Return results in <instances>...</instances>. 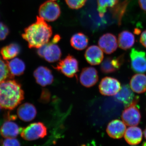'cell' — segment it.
I'll list each match as a JSON object with an SVG mask.
<instances>
[{"instance_id": "1", "label": "cell", "mask_w": 146, "mask_h": 146, "mask_svg": "<svg viewBox=\"0 0 146 146\" xmlns=\"http://www.w3.org/2000/svg\"><path fill=\"white\" fill-rule=\"evenodd\" d=\"M52 34L51 27L39 16L36 17V22L27 27L22 36L30 48H39L47 44Z\"/></svg>"}, {"instance_id": "2", "label": "cell", "mask_w": 146, "mask_h": 146, "mask_svg": "<svg viewBox=\"0 0 146 146\" xmlns=\"http://www.w3.org/2000/svg\"><path fill=\"white\" fill-rule=\"evenodd\" d=\"M25 98V93L21 84L12 79L0 83V106L12 110L21 104Z\"/></svg>"}, {"instance_id": "3", "label": "cell", "mask_w": 146, "mask_h": 146, "mask_svg": "<svg viewBox=\"0 0 146 146\" xmlns=\"http://www.w3.org/2000/svg\"><path fill=\"white\" fill-rule=\"evenodd\" d=\"M21 136L24 140L33 141L44 138L47 134L46 127L42 122H35L22 129Z\"/></svg>"}, {"instance_id": "4", "label": "cell", "mask_w": 146, "mask_h": 146, "mask_svg": "<svg viewBox=\"0 0 146 146\" xmlns=\"http://www.w3.org/2000/svg\"><path fill=\"white\" fill-rule=\"evenodd\" d=\"M53 68L68 77L73 78L79 71L78 62L73 56L68 55Z\"/></svg>"}, {"instance_id": "5", "label": "cell", "mask_w": 146, "mask_h": 146, "mask_svg": "<svg viewBox=\"0 0 146 146\" xmlns=\"http://www.w3.org/2000/svg\"><path fill=\"white\" fill-rule=\"evenodd\" d=\"M37 53L39 57L44 58L49 63L58 61L62 55L60 48L52 40L39 48Z\"/></svg>"}, {"instance_id": "6", "label": "cell", "mask_w": 146, "mask_h": 146, "mask_svg": "<svg viewBox=\"0 0 146 146\" xmlns=\"http://www.w3.org/2000/svg\"><path fill=\"white\" fill-rule=\"evenodd\" d=\"M138 101L139 98L136 97L134 101L126 107L122 113V119L126 125L134 126L138 125L140 123L141 118V112L136 106Z\"/></svg>"}, {"instance_id": "7", "label": "cell", "mask_w": 146, "mask_h": 146, "mask_svg": "<svg viewBox=\"0 0 146 146\" xmlns=\"http://www.w3.org/2000/svg\"><path fill=\"white\" fill-rule=\"evenodd\" d=\"M61 13L59 6L52 1H47L39 7V17L48 22H53L59 18Z\"/></svg>"}, {"instance_id": "8", "label": "cell", "mask_w": 146, "mask_h": 146, "mask_svg": "<svg viewBox=\"0 0 146 146\" xmlns=\"http://www.w3.org/2000/svg\"><path fill=\"white\" fill-rule=\"evenodd\" d=\"M131 66L136 73L146 72V54L143 51L133 48L130 53Z\"/></svg>"}, {"instance_id": "9", "label": "cell", "mask_w": 146, "mask_h": 146, "mask_svg": "<svg viewBox=\"0 0 146 146\" xmlns=\"http://www.w3.org/2000/svg\"><path fill=\"white\" fill-rule=\"evenodd\" d=\"M121 84L117 79L106 77L100 82L99 89L100 93L105 96H115L121 89Z\"/></svg>"}, {"instance_id": "10", "label": "cell", "mask_w": 146, "mask_h": 146, "mask_svg": "<svg viewBox=\"0 0 146 146\" xmlns=\"http://www.w3.org/2000/svg\"><path fill=\"white\" fill-rule=\"evenodd\" d=\"M79 80L80 83L83 86L87 88L92 87L98 81V71L93 67L84 68L80 73Z\"/></svg>"}, {"instance_id": "11", "label": "cell", "mask_w": 146, "mask_h": 146, "mask_svg": "<svg viewBox=\"0 0 146 146\" xmlns=\"http://www.w3.org/2000/svg\"><path fill=\"white\" fill-rule=\"evenodd\" d=\"M36 83L42 86L50 85L54 81V76L52 71L44 66H39L33 73Z\"/></svg>"}, {"instance_id": "12", "label": "cell", "mask_w": 146, "mask_h": 146, "mask_svg": "<svg viewBox=\"0 0 146 146\" xmlns=\"http://www.w3.org/2000/svg\"><path fill=\"white\" fill-rule=\"evenodd\" d=\"M98 45L100 48L106 54H111L115 52L118 46L116 36L112 33H106L100 37Z\"/></svg>"}, {"instance_id": "13", "label": "cell", "mask_w": 146, "mask_h": 146, "mask_svg": "<svg viewBox=\"0 0 146 146\" xmlns=\"http://www.w3.org/2000/svg\"><path fill=\"white\" fill-rule=\"evenodd\" d=\"M124 60V58L123 55L118 57L106 58L101 65V70L105 74L115 72L122 65Z\"/></svg>"}, {"instance_id": "14", "label": "cell", "mask_w": 146, "mask_h": 146, "mask_svg": "<svg viewBox=\"0 0 146 146\" xmlns=\"http://www.w3.org/2000/svg\"><path fill=\"white\" fill-rule=\"evenodd\" d=\"M126 130V127L125 123L123 121L119 119L111 121L106 128V132L108 136L116 139L122 138Z\"/></svg>"}, {"instance_id": "15", "label": "cell", "mask_w": 146, "mask_h": 146, "mask_svg": "<svg viewBox=\"0 0 146 146\" xmlns=\"http://www.w3.org/2000/svg\"><path fill=\"white\" fill-rule=\"evenodd\" d=\"M84 56L87 62L93 65H99L104 59L102 50L96 45L89 47L85 51Z\"/></svg>"}, {"instance_id": "16", "label": "cell", "mask_w": 146, "mask_h": 146, "mask_svg": "<svg viewBox=\"0 0 146 146\" xmlns=\"http://www.w3.org/2000/svg\"><path fill=\"white\" fill-rule=\"evenodd\" d=\"M37 111L36 108L29 103L21 105L17 110V115L20 119L25 122H29L36 117Z\"/></svg>"}, {"instance_id": "17", "label": "cell", "mask_w": 146, "mask_h": 146, "mask_svg": "<svg viewBox=\"0 0 146 146\" xmlns=\"http://www.w3.org/2000/svg\"><path fill=\"white\" fill-rule=\"evenodd\" d=\"M22 128L19 127L16 123L7 120L3 124L0 128V133L3 138H16L21 133Z\"/></svg>"}, {"instance_id": "18", "label": "cell", "mask_w": 146, "mask_h": 146, "mask_svg": "<svg viewBox=\"0 0 146 146\" xmlns=\"http://www.w3.org/2000/svg\"><path fill=\"white\" fill-rule=\"evenodd\" d=\"M115 98L127 107L134 101L136 97H135L130 86L128 84H125L122 86L119 91L115 95Z\"/></svg>"}, {"instance_id": "19", "label": "cell", "mask_w": 146, "mask_h": 146, "mask_svg": "<svg viewBox=\"0 0 146 146\" xmlns=\"http://www.w3.org/2000/svg\"><path fill=\"white\" fill-rule=\"evenodd\" d=\"M124 136L128 144L131 145H136L142 141L143 133L140 128L134 126L127 129Z\"/></svg>"}, {"instance_id": "20", "label": "cell", "mask_w": 146, "mask_h": 146, "mask_svg": "<svg viewBox=\"0 0 146 146\" xmlns=\"http://www.w3.org/2000/svg\"><path fill=\"white\" fill-rule=\"evenodd\" d=\"M130 86L133 92L138 94L146 91V76L142 74L134 75L131 79Z\"/></svg>"}, {"instance_id": "21", "label": "cell", "mask_w": 146, "mask_h": 146, "mask_svg": "<svg viewBox=\"0 0 146 146\" xmlns=\"http://www.w3.org/2000/svg\"><path fill=\"white\" fill-rule=\"evenodd\" d=\"M135 36L133 33L128 31H123L118 36V45L123 50H127L131 48L135 43Z\"/></svg>"}, {"instance_id": "22", "label": "cell", "mask_w": 146, "mask_h": 146, "mask_svg": "<svg viewBox=\"0 0 146 146\" xmlns=\"http://www.w3.org/2000/svg\"><path fill=\"white\" fill-rule=\"evenodd\" d=\"M89 38L82 33H78L71 37L70 44L74 48L82 50L86 48L89 44Z\"/></svg>"}, {"instance_id": "23", "label": "cell", "mask_w": 146, "mask_h": 146, "mask_svg": "<svg viewBox=\"0 0 146 146\" xmlns=\"http://www.w3.org/2000/svg\"><path fill=\"white\" fill-rule=\"evenodd\" d=\"M21 47L16 43H11L3 47L1 50V54L3 59L8 60L16 57L21 52Z\"/></svg>"}, {"instance_id": "24", "label": "cell", "mask_w": 146, "mask_h": 146, "mask_svg": "<svg viewBox=\"0 0 146 146\" xmlns=\"http://www.w3.org/2000/svg\"><path fill=\"white\" fill-rule=\"evenodd\" d=\"M11 74L13 76H20L24 74L26 69L25 64L23 60L16 58L10 61H7Z\"/></svg>"}, {"instance_id": "25", "label": "cell", "mask_w": 146, "mask_h": 146, "mask_svg": "<svg viewBox=\"0 0 146 146\" xmlns=\"http://www.w3.org/2000/svg\"><path fill=\"white\" fill-rule=\"evenodd\" d=\"M119 0H98V10L100 17H103L108 8L117 5Z\"/></svg>"}, {"instance_id": "26", "label": "cell", "mask_w": 146, "mask_h": 146, "mask_svg": "<svg viewBox=\"0 0 146 146\" xmlns=\"http://www.w3.org/2000/svg\"><path fill=\"white\" fill-rule=\"evenodd\" d=\"M13 78L14 77L11 74L9 69L7 61H4L0 57V83Z\"/></svg>"}, {"instance_id": "27", "label": "cell", "mask_w": 146, "mask_h": 146, "mask_svg": "<svg viewBox=\"0 0 146 146\" xmlns=\"http://www.w3.org/2000/svg\"><path fill=\"white\" fill-rule=\"evenodd\" d=\"M86 0H65L67 5L74 9L81 8L85 5Z\"/></svg>"}, {"instance_id": "28", "label": "cell", "mask_w": 146, "mask_h": 146, "mask_svg": "<svg viewBox=\"0 0 146 146\" xmlns=\"http://www.w3.org/2000/svg\"><path fill=\"white\" fill-rule=\"evenodd\" d=\"M9 33V29L7 26L2 23H0V41L5 39Z\"/></svg>"}, {"instance_id": "29", "label": "cell", "mask_w": 146, "mask_h": 146, "mask_svg": "<svg viewBox=\"0 0 146 146\" xmlns=\"http://www.w3.org/2000/svg\"><path fill=\"white\" fill-rule=\"evenodd\" d=\"M0 146H21V144L16 138H5L1 143Z\"/></svg>"}, {"instance_id": "30", "label": "cell", "mask_w": 146, "mask_h": 146, "mask_svg": "<svg viewBox=\"0 0 146 146\" xmlns=\"http://www.w3.org/2000/svg\"><path fill=\"white\" fill-rule=\"evenodd\" d=\"M50 96V94L49 91L47 89H43L40 97V101L43 103H46L49 100Z\"/></svg>"}, {"instance_id": "31", "label": "cell", "mask_w": 146, "mask_h": 146, "mask_svg": "<svg viewBox=\"0 0 146 146\" xmlns=\"http://www.w3.org/2000/svg\"><path fill=\"white\" fill-rule=\"evenodd\" d=\"M140 41L142 45L146 48V30L141 34Z\"/></svg>"}, {"instance_id": "32", "label": "cell", "mask_w": 146, "mask_h": 146, "mask_svg": "<svg viewBox=\"0 0 146 146\" xmlns=\"http://www.w3.org/2000/svg\"><path fill=\"white\" fill-rule=\"evenodd\" d=\"M138 3L141 9L146 11V0H138Z\"/></svg>"}, {"instance_id": "33", "label": "cell", "mask_w": 146, "mask_h": 146, "mask_svg": "<svg viewBox=\"0 0 146 146\" xmlns=\"http://www.w3.org/2000/svg\"><path fill=\"white\" fill-rule=\"evenodd\" d=\"M144 136H145V138L146 139V128L145 129L144 131Z\"/></svg>"}, {"instance_id": "34", "label": "cell", "mask_w": 146, "mask_h": 146, "mask_svg": "<svg viewBox=\"0 0 146 146\" xmlns=\"http://www.w3.org/2000/svg\"><path fill=\"white\" fill-rule=\"evenodd\" d=\"M142 146H146V142H144L143 143V145H142Z\"/></svg>"}, {"instance_id": "35", "label": "cell", "mask_w": 146, "mask_h": 146, "mask_svg": "<svg viewBox=\"0 0 146 146\" xmlns=\"http://www.w3.org/2000/svg\"><path fill=\"white\" fill-rule=\"evenodd\" d=\"M51 1H56V0H50Z\"/></svg>"}, {"instance_id": "36", "label": "cell", "mask_w": 146, "mask_h": 146, "mask_svg": "<svg viewBox=\"0 0 146 146\" xmlns=\"http://www.w3.org/2000/svg\"><path fill=\"white\" fill-rule=\"evenodd\" d=\"M81 146H85V145H82Z\"/></svg>"}, {"instance_id": "37", "label": "cell", "mask_w": 146, "mask_h": 146, "mask_svg": "<svg viewBox=\"0 0 146 146\" xmlns=\"http://www.w3.org/2000/svg\"><path fill=\"white\" fill-rule=\"evenodd\" d=\"M1 106H0V110H1Z\"/></svg>"}, {"instance_id": "38", "label": "cell", "mask_w": 146, "mask_h": 146, "mask_svg": "<svg viewBox=\"0 0 146 146\" xmlns=\"http://www.w3.org/2000/svg\"><path fill=\"white\" fill-rule=\"evenodd\" d=\"M136 146L133 145V146Z\"/></svg>"}]
</instances>
